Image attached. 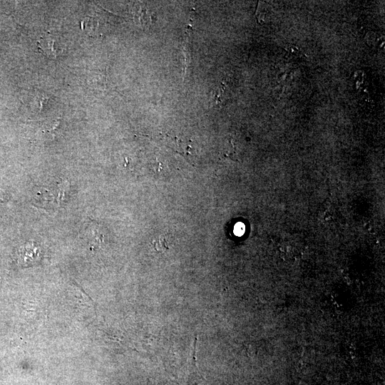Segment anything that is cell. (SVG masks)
<instances>
[{"instance_id": "6da1fadb", "label": "cell", "mask_w": 385, "mask_h": 385, "mask_svg": "<svg viewBox=\"0 0 385 385\" xmlns=\"http://www.w3.org/2000/svg\"><path fill=\"white\" fill-rule=\"evenodd\" d=\"M68 185L66 181L54 183L43 187L37 191L35 201L38 207L43 209L53 210L60 207L65 199Z\"/></svg>"}, {"instance_id": "7a4b0ae2", "label": "cell", "mask_w": 385, "mask_h": 385, "mask_svg": "<svg viewBox=\"0 0 385 385\" xmlns=\"http://www.w3.org/2000/svg\"><path fill=\"white\" fill-rule=\"evenodd\" d=\"M54 43L55 41L53 40L42 38L39 41V47L42 49L43 53H46L48 56L56 57V52L54 49Z\"/></svg>"}, {"instance_id": "3957f363", "label": "cell", "mask_w": 385, "mask_h": 385, "mask_svg": "<svg viewBox=\"0 0 385 385\" xmlns=\"http://www.w3.org/2000/svg\"><path fill=\"white\" fill-rule=\"evenodd\" d=\"M168 241L164 236H160L157 240L153 241V244L154 248L158 252H163L165 250L169 249Z\"/></svg>"}]
</instances>
